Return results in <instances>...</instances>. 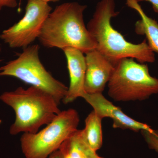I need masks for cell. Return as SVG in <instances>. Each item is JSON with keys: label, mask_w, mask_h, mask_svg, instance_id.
Wrapping results in <instances>:
<instances>
[{"label": "cell", "mask_w": 158, "mask_h": 158, "mask_svg": "<svg viewBox=\"0 0 158 158\" xmlns=\"http://www.w3.org/2000/svg\"><path fill=\"white\" fill-rule=\"evenodd\" d=\"M115 11V0H101L87 27L96 44L97 50L103 55L115 66L120 59H135L145 64L156 61L155 54L144 39L135 44L127 41L111 24V19L119 14Z\"/></svg>", "instance_id": "6da1fadb"}, {"label": "cell", "mask_w": 158, "mask_h": 158, "mask_svg": "<svg viewBox=\"0 0 158 158\" xmlns=\"http://www.w3.org/2000/svg\"><path fill=\"white\" fill-rule=\"evenodd\" d=\"M87 8L76 2L57 6L47 18L38 39L50 48H73L84 54L96 49V44L85 26L84 12Z\"/></svg>", "instance_id": "7a4b0ae2"}, {"label": "cell", "mask_w": 158, "mask_h": 158, "mask_svg": "<svg viewBox=\"0 0 158 158\" xmlns=\"http://www.w3.org/2000/svg\"><path fill=\"white\" fill-rule=\"evenodd\" d=\"M0 99L14 110L15 120L10 133L35 134L40 128L48 125L61 112L59 104L51 94L34 86L27 89L19 87L5 92Z\"/></svg>", "instance_id": "3957f363"}, {"label": "cell", "mask_w": 158, "mask_h": 158, "mask_svg": "<svg viewBox=\"0 0 158 158\" xmlns=\"http://www.w3.org/2000/svg\"><path fill=\"white\" fill-rule=\"evenodd\" d=\"M132 58L116 63L108 83L109 96L117 102L143 101L158 94V79L149 73L148 65Z\"/></svg>", "instance_id": "277c9868"}, {"label": "cell", "mask_w": 158, "mask_h": 158, "mask_svg": "<svg viewBox=\"0 0 158 158\" xmlns=\"http://www.w3.org/2000/svg\"><path fill=\"white\" fill-rule=\"evenodd\" d=\"M37 44L24 48L17 59L0 68V76H8L51 94L59 105L66 96L68 87L56 80L44 68L39 56Z\"/></svg>", "instance_id": "5b68a950"}, {"label": "cell", "mask_w": 158, "mask_h": 158, "mask_svg": "<svg viewBox=\"0 0 158 158\" xmlns=\"http://www.w3.org/2000/svg\"><path fill=\"white\" fill-rule=\"evenodd\" d=\"M80 117L76 110L61 111L44 128L35 134L23 133L21 147L26 158H47L77 130Z\"/></svg>", "instance_id": "8992f818"}, {"label": "cell", "mask_w": 158, "mask_h": 158, "mask_svg": "<svg viewBox=\"0 0 158 158\" xmlns=\"http://www.w3.org/2000/svg\"><path fill=\"white\" fill-rule=\"evenodd\" d=\"M52 8L40 0H28L21 19L4 30L0 39L11 48H26L39 37L40 30Z\"/></svg>", "instance_id": "52a82bcc"}, {"label": "cell", "mask_w": 158, "mask_h": 158, "mask_svg": "<svg viewBox=\"0 0 158 158\" xmlns=\"http://www.w3.org/2000/svg\"><path fill=\"white\" fill-rule=\"evenodd\" d=\"M84 99L101 118L109 117L113 120V127L121 129H128L138 132L142 130L151 131L153 130L148 125L131 118L125 114L120 108L109 101L102 93H85Z\"/></svg>", "instance_id": "ba28073f"}, {"label": "cell", "mask_w": 158, "mask_h": 158, "mask_svg": "<svg viewBox=\"0 0 158 158\" xmlns=\"http://www.w3.org/2000/svg\"><path fill=\"white\" fill-rule=\"evenodd\" d=\"M85 92L89 94L102 93L113 74L115 66L96 49L85 53Z\"/></svg>", "instance_id": "9c48e42d"}, {"label": "cell", "mask_w": 158, "mask_h": 158, "mask_svg": "<svg viewBox=\"0 0 158 158\" xmlns=\"http://www.w3.org/2000/svg\"><path fill=\"white\" fill-rule=\"evenodd\" d=\"M62 50L67 60L70 79L67 94L62 100L66 104L82 98L86 93L84 88L86 63L85 56L81 51L73 48H66Z\"/></svg>", "instance_id": "30bf717a"}, {"label": "cell", "mask_w": 158, "mask_h": 158, "mask_svg": "<svg viewBox=\"0 0 158 158\" xmlns=\"http://www.w3.org/2000/svg\"><path fill=\"white\" fill-rule=\"evenodd\" d=\"M128 7L135 10L141 17L136 22L135 31L138 35L145 36L150 48L155 53H158V23L144 13L141 6L134 0H126Z\"/></svg>", "instance_id": "8fae6325"}, {"label": "cell", "mask_w": 158, "mask_h": 158, "mask_svg": "<svg viewBox=\"0 0 158 158\" xmlns=\"http://www.w3.org/2000/svg\"><path fill=\"white\" fill-rule=\"evenodd\" d=\"M63 158H96V152L88 145L83 130H77L62 144L59 149Z\"/></svg>", "instance_id": "7c38bea8"}, {"label": "cell", "mask_w": 158, "mask_h": 158, "mask_svg": "<svg viewBox=\"0 0 158 158\" xmlns=\"http://www.w3.org/2000/svg\"><path fill=\"white\" fill-rule=\"evenodd\" d=\"M102 119L93 110L85 119V127L83 130L85 140L88 145L96 152L102 147L103 144Z\"/></svg>", "instance_id": "4fadbf2b"}, {"label": "cell", "mask_w": 158, "mask_h": 158, "mask_svg": "<svg viewBox=\"0 0 158 158\" xmlns=\"http://www.w3.org/2000/svg\"><path fill=\"white\" fill-rule=\"evenodd\" d=\"M141 131L150 149L158 153V130H153L151 131L142 130Z\"/></svg>", "instance_id": "5bb4252c"}, {"label": "cell", "mask_w": 158, "mask_h": 158, "mask_svg": "<svg viewBox=\"0 0 158 158\" xmlns=\"http://www.w3.org/2000/svg\"><path fill=\"white\" fill-rule=\"evenodd\" d=\"M17 6V0H0V10L4 7L14 8Z\"/></svg>", "instance_id": "9a60e30c"}, {"label": "cell", "mask_w": 158, "mask_h": 158, "mask_svg": "<svg viewBox=\"0 0 158 158\" xmlns=\"http://www.w3.org/2000/svg\"><path fill=\"white\" fill-rule=\"evenodd\" d=\"M134 1L137 3L144 2V1L150 3L152 5L154 11L158 15V0H134Z\"/></svg>", "instance_id": "2e32d148"}, {"label": "cell", "mask_w": 158, "mask_h": 158, "mask_svg": "<svg viewBox=\"0 0 158 158\" xmlns=\"http://www.w3.org/2000/svg\"><path fill=\"white\" fill-rule=\"evenodd\" d=\"M47 158H63L62 153L59 150L56 151L49 156Z\"/></svg>", "instance_id": "e0dca14e"}, {"label": "cell", "mask_w": 158, "mask_h": 158, "mask_svg": "<svg viewBox=\"0 0 158 158\" xmlns=\"http://www.w3.org/2000/svg\"><path fill=\"white\" fill-rule=\"evenodd\" d=\"M42 2H45L48 3L49 2H56L59 1V0H40Z\"/></svg>", "instance_id": "ac0fdd59"}, {"label": "cell", "mask_w": 158, "mask_h": 158, "mask_svg": "<svg viewBox=\"0 0 158 158\" xmlns=\"http://www.w3.org/2000/svg\"><path fill=\"white\" fill-rule=\"evenodd\" d=\"M96 158H103L102 157L99 156L97 155V156Z\"/></svg>", "instance_id": "d6986e66"}, {"label": "cell", "mask_w": 158, "mask_h": 158, "mask_svg": "<svg viewBox=\"0 0 158 158\" xmlns=\"http://www.w3.org/2000/svg\"><path fill=\"white\" fill-rule=\"evenodd\" d=\"M2 61V59H0V62H1V61Z\"/></svg>", "instance_id": "ffe728a7"}]
</instances>
